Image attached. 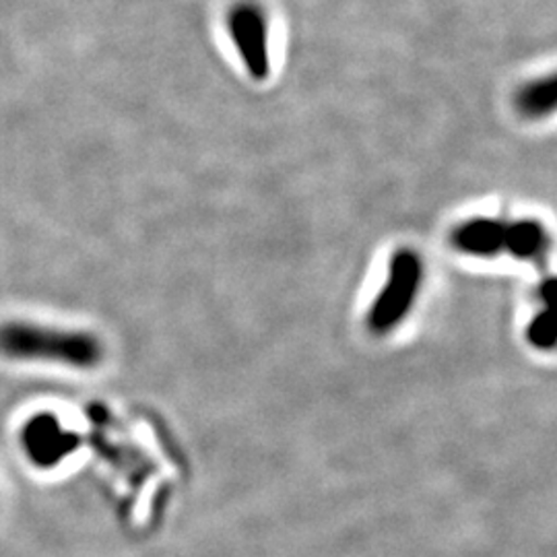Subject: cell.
Wrapping results in <instances>:
<instances>
[{
	"instance_id": "1",
	"label": "cell",
	"mask_w": 557,
	"mask_h": 557,
	"mask_svg": "<svg viewBox=\"0 0 557 557\" xmlns=\"http://www.w3.org/2000/svg\"><path fill=\"white\" fill-rule=\"evenodd\" d=\"M0 354L17 361H48L69 368H94L101 361L100 341L81 331L7 322L0 326Z\"/></svg>"
},
{
	"instance_id": "2",
	"label": "cell",
	"mask_w": 557,
	"mask_h": 557,
	"mask_svg": "<svg viewBox=\"0 0 557 557\" xmlns=\"http://www.w3.org/2000/svg\"><path fill=\"white\" fill-rule=\"evenodd\" d=\"M423 283V260L413 248H398L388 260L386 281L370 306L366 324L370 333L384 337L393 333L411 312Z\"/></svg>"
},
{
	"instance_id": "3",
	"label": "cell",
	"mask_w": 557,
	"mask_h": 557,
	"mask_svg": "<svg viewBox=\"0 0 557 557\" xmlns=\"http://www.w3.org/2000/svg\"><path fill=\"white\" fill-rule=\"evenodd\" d=\"M227 32L236 46L244 71L252 81H267L271 75L269 25L262 9L255 2H239L227 17Z\"/></svg>"
},
{
	"instance_id": "4",
	"label": "cell",
	"mask_w": 557,
	"mask_h": 557,
	"mask_svg": "<svg viewBox=\"0 0 557 557\" xmlns=\"http://www.w3.org/2000/svg\"><path fill=\"white\" fill-rule=\"evenodd\" d=\"M506 221L473 218L462 221L450 234V244L460 255L494 259L506 250Z\"/></svg>"
},
{
	"instance_id": "5",
	"label": "cell",
	"mask_w": 557,
	"mask_h": 557,
	"mask_svg": "<svg viewBox=\"0 0 557 557\" xmlns=\"http://www.w3.org/2000/svg\"><path fill=\"white\" fill-rule=\"evenodd\" d=\"M549 238L545 227L535 220L510 221L506 225V250L518 260H539L545 257Z\"/></svg>"
},
{
	"instance_id": "6",
	"label": "cell",
	"mask_w": 557,
	"mask_h": 557,
	"mask_svg": "<svg viewBox=\"0 0 557 557\" xmlns=\"http://www.w3.org/2000/svg\"><path fill=\"white\" fill-rule=\"evenodd\" d=\"M518 114L529 120H541L552 116L557 106L556 75H547L541 79L522 85L515 98Z\"/></svg>"
},
{
	"instance_id": "7",
	"label": "cell",
	"mask_w": 557,
	"mask_h": 557,
	"mask_svg": "<svg viewBox=\"0 0 557 557\" xmlns=\"http://www.w3.org/2000/svg\"><path fill=\"white\" fill-rule=\"evenodd\" d=\"M527 337L531 341L533 347L537 349H552L556 343V326H554V317L545 308L541 310L535 319L531 320Z\"/></svg>"
}]
</instances>
